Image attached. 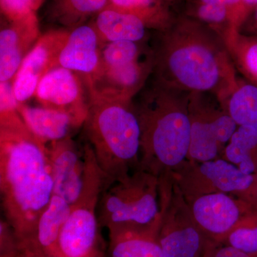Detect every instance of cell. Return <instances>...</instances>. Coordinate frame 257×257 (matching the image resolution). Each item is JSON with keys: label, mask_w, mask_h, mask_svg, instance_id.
<instances>
[{"label": "cell", "mask_w": 257, "mask_h": 257, "mask_svg": "<svg viewBox=\"0 0 257 257\" xmlns=\"http://www.w3.org/2000/svg\"><path fill=\"white\" fill-rule=\"evenodd\" d=\"M0 257H31L21 246L6 252L0 253Z\"/></svg>", "instance_id": "cell-32"}, {"label": "cell", "mask_w": 257, "mask_h": 257, "mask_svg": "<svg viewBox=\"0 0 257 257\" xmlns=\"http://www.w3.org/2000/svg\"><path fill=\"white\" fill-rule=\"evenodd\" d=\"M0 192L5 219L21 244L48 207L54 184L47 145L23 119L0 124Z\"/></svg>", "instance_id": "cell-2"}, {"label": "cell", "mask_w": 257, "mask_h": 257, "mask_svg": "<svg viewBox=\"0 0 257 257\" xmlns=\"http://www.w3.org/2000/svg\"><path fill=\"white\" fill-rule=\"evenodd\" d=\"M18 110L29 130L46 145L72 137V132L81 126L69 114L43 106L18 103Z\"/></svg>", "instance_id": "cell-15"}, {"label": "cell", "mask_w": 257, "mask_h": 257, "mask_svg": "<svg viewBox=\"0 0 257 257\" xmlns=\"http://www.w3.org/2000/svg\"><path fill=\"white\" fill-rule=\"evenodd\" d=\"M153 79L136 96V106L133 103L141 126V147L162 165L172 167L189 152L190 93Z\"/></svg>", "instance_id": "cell-3"}, {"label": "cell", "mask_w": 257, "mask_h": 257, "mask_svg": "<svg viewBox=\"0 0 257 257\" xmlns=\"http://www.w3.org/2000/svg\"><path fill=\"white\" fill-rule=\"evenodd\" d=\"M221 102L216 96L211 99L209 114H206L205 93L189 94V114L191 121V143L189 155L194 160H214L219 147L229 143L238 125L227 111L219 112L215 108Z\"/></svg>", "instance_id": "cell-7"}, {"label": "cell", "mask_w": 257, "mask_h": 257, "mask_svg": "<svg viewBox=\"0 0 257 257\" xmlns=\"http://www.w3.org/2000/svg\"><path fill=\"white\" fill-rule=\"evenodd\" d=\"M85 182L61 229L55 257H104L97 208L106 183L92 152H87Z\"/></svg>", "instance_id": "cell-5"}, {"label": "cell", "mask_w": 257, "mask_h": 257, "mask_svg": "<svg viewBox=\"0 0 257 257\" xmlns=\"http://www.w3.org/2000/svg\"><path fill=\"white\" fill-rule=\"evenodd\" d=\"M211 257H252L237 248L231 246H226L214 251Z\"/></svg>", "instance_id": "cell-29"}, {"label": "cell", "mask_w": 257, "mask_h": 257, "mask_svg": "<svg viewBox=\"0 0 257 257\" xmlns=\"http://www.w3.org/2000/svg\"><path fill=\"white\" fill-rule=\"evenodd\" d=\"M201 3L213 4L226 7L228 9H239L240 8H247L243 4L242 0H200Z\"/></svg>", "instance_id": "cell-30"}, {"label": "cell", "mask_w": 257, "mask_h": 257, "mask_svg": "<svg viewBox=\"0 0 257 257\" xmlns=\"http://www.w3.org/2000/svg\"><path fill=\"white\" fill-rule=\"evenodd\" d=\"M230 162L237 165L246 175H254L257 169V131L246 126H239L225 149Z\"/></svg>", "instance_id": "cell-23"}, {"label": "cell", "mask_w": 257, "mask_h": 257, "mask_svg": "<svg viewBox=\"0 0 257 257\" xmlns=\"http://www.w3.org/2000/svg\"><path fill=\"white\" fill-rule=\"evenodd\" d=\"M108 3L109 0H52L49 17L62 28L72 31L105 9Z\"/></svg>", "instance_id": "cell-19"}, {"label": "cell", "mask_w": 257, "mask_h": 257, "mask_svg": "<svg viewBox=\"0 0 257 257\" xmlns=\"http://www.w3.org/2000/svg\"><path fill=\"white\" fill-rule=\"evenodd\" d=\"M45 0H32V4H33V9L36 12L41 8L42 4Z\"/></svg>", "instance_id": "cell-34"}, {"label": "cell", "mask_w": 257, "mask_h": 257, "mask_svg": "<svg viewBox=\"0 0 257 257\" xmlns=\"http://www.w3.org/2000/svg\"><path fill=\"white\" fill-rule=\"evenodd\" d=\"M91 25L101 43L114 41L144 42L147 40V27L135 15L106 8L96 16Z\"/></svg>", "instance_id": "cell-17"}, {"label": "cell", "mask_w": 257, "mask_h": 257, "mask_svg": "<svg viewBox=\"0 0 257 257\" xmlns=\"http://www.w3.org/2000/svg\"><path fill=\"white\" fill-rule=\"evenodd\" d=\"M70 210V204L53 194L37 221L33 234L20 246L31 257H55L61 229Z\"/></svg>", "instance_id": "cell-14"}, {"label": "cell", "mask_w": 257, "mask_h": 257, "mask_svg": "<svg viewBox=\"0 0 257 257\" xmlns=\"http://www.w3.org/2000/svg\"><path fill=\"white\" fill-rule=\"evenodd\" d=\"M221 104L238 126L257 131L256 86L239 77L236 87Z\"/></svg>", "instance_id": "cell-21"}, {"label": "cell", "mask_w": 257, "mask_h": 257, "mask_svg": "<svg viewBox=\"0 0 257 257\" xmlns=\"http://www.w3.org/2000/svg\"><path fill=\"white\" fill-rule=\"evenodd\" d=\"M108 231L109 257H166L151 231L124 229Z\"/></svg>", "instance_id": "cell-18"}, {"label": "cell", "mask_w": 257, "mask_h": 257, "mask_svg": "<svg viewBox=\"0 0 257 257\" xmlns=\"http://www.w3.org/2000/svg\"><path fill=\"white\" fill-rule=\"evenodd\" d=\"M48 148L54 194L72 205L80 197L85 182L87 160L83 147L69 137L50 143Z\"/></svg>", "instance_id": "cell-11"}, {"label": "cell", "mask_w": 257, "mask_h": 257, "mask_svg": "<svg viewBox=\"0 0 257 257\" xmlns=\"http://www.w3.org/2000/svg\"><path fill=\"white\" fill-rule=\"evenodd\" d=\"M193 212L198 224L216 235L227 232L239 218L237 205L224 194H207L199 198L194 203Z\"/></svg>", "instance_id": "cell-16"}, {"label": "cell", "mask_w": 257, "mask_h": 257, "mask_svg": "<svg viewBox=\"0 0 257 257\" xmlns=\"http://www.w3.org/2000/svg\"><path fill=\"white\" fill-rule=\"evenodd\" d=\"M230 246L252 257H257V224L234 230L228 237Z\"/></svg>", "instance_id": "cell-27"}, {"label": "cell", "mask_w": 257, "mask_h": 257, "mask_svg": "<svg viewBox=\"0 0 257 257\" xmlns=\"http://www.w3.org/2000/svg\"><path fill=\"white\" fill-rule=\"evenodd\" d=\"M40 36L36 13L9 22L0 32V82L13 81Z\"/></svg>", "instance_id": "cell-12"}, {"label": "cell", "mask_w": 257, "mask_h": 257, "mask_svg": "<svg viewBox=\"0 0 257 257\" xmlns=\"http://www.w3.org/2000/svg\"><path fill=\"white\" fill-rule=\"evenodd\" d=\"M200 170L202 175L223 192L248 190L256 182L254 175H246L239 167L224 160L204 162Z\"/></svg>", "instance_id": "cell-22"}, {"label": "cell", "mask_w": 257, "mask_h": 257, "mask_svg": "<svg viewBox=\"0 0 257 257\" xmlns=\"http://www.w3.org/2000/svg\"><path fill=\"white\" fill-rule=\"evenodd\" d=\"M160 34L152 49L154 79L184 92L209 93L221 103L232 92L239 76L218 34L192 22Z\"/></svg>", "instance_id": "cell-1"}, {"label": "cell", "mask_w": 257, "mask_h": 257, "mask_svg": "<svg viewBox=\"0 0 257 257\" xmlns=\"http://www.w3.org/2000/svg\"><path fill=\"white\" fill-rule=\"evenodd\" d=\"M106 8L138 17L147 28L162 32L171 26L160 0H109Z\"/></svg>", "instance_id": "cell-24"}, {"label": "cell", "mask_w": 257, "mask_h": 257, "mask_svg": "<svg viewBox=\"0 0 257 257\" xmlns=\"http://www.w3.org/2000/svg\"><path fill=\"white\" fill-rule=\"evenodd\" d=\"M84 126L106 183L126 176V165L141 148V126L133 101L90 99Z\"/></svg>", "instance_id": "cell-4"}, {"label": "cell", "mask_w": 257, "mask_h": 257, "mask_svg": "<svg viewBox=\"0 0 257 257\" xmlns=\"http://www.w3.org/2000/svg\"><path fill=\"white\" fill-rule=\"evenodd\" d=\"M101 43L91 24L70 31L58 58V67L79 74L87 82L101 65Z\"/></svg>", "instance_id": "cell-13"}, {"label": "cell", "mask_w": 257, "mask_h": 257, "mask_svg": "<svg viewBox=\"0 0 257 257\" xmlns=\"http://www.w3.org/2000/svg\"><path fill=\"white\" fill-rule=\"evenodd\" d=\"M70 31L60 28L41 35L25 57L13 81V92L18 103L35 96L39 83L51 69L58 67V58Z\"/></svg>", "instance_id": "cell-10"}, {"label": "cell", "mask_w": 257, "mask_h": 257, "mask_svg": "<svg viewBox=\"0 0 257 257\" xmlns=\"http://www.w3.org/2000/svg\"><path fill=\"white\" fill-rule=\"evenodd\" d=\"M40 105L72 116L81 126L87 119L89 94L82 76L57 67L47 72L39 83L35 94Z\"/></svg>", "instance_id": "cell-8"}, {"label": "cell", "mask_w": 257, "mask_h": 257, "mask_svg": "<svg viewBox=\"0 0 257 257\" xmlns=\"http://www.w3.org/2000/svg\"><path fill=\"white\" fill-rule=\"evenodd\" d=\"M240 32L244 34V35H256L257 36V5L254 8L252 21L245 28L244 31Z\"/></svg>", "instance_id": "cell-31"}, {"label": "cell", "mask_w": 257, "mask_h": 257, "mask_svg": "<svg viewBox=\"0 0 257 257\" xmlns=\"http://www.w3.org/2000/svg\"><path fill=\"white\" fill-rule=\"evenodd\" d=\"M242 2L248 9L255 8L257 5V0H242Z\"/></svg>", "instance_id": "cell-33"}, {"label": "cell", "mask_w": 257, "mask_h": 257, "mask_svg": "<svg viewBox=\"0 0 257 257\" xmlns=\"http://www.w3.org/2000/svg\"><path fill=\"white\" fill-rule=\"evenodd\" d=\"M154 68L152 50L135 62L112 67H99L86 82L89 99L132 102L146 85Z\"/></svg>", "instance_id": "cell-9"}, {"label": "cell", "mask_w": 257, "mask_h": 257, "mask_svg": "<svg viewBox=\"0 0 257 257\" xmlns=\"http://www.w3.org/2000/svg\"><path fill=\"white\" fill-rule=\"evenodd\" d=\"M0 7L2 15L9 22L17 21L36 13L32 0H0Z\"/></svg>", "instance_id": "cell-28"}, {"label": "cell", "mask_w": 257, "mask_h": 257, "mask_svg": "<svg viewBox=\"0 0 257 257\" xmlns=\"http://www.w3.org/2000/svg\"><path fill=\"white\" fill-rule=\"evenodd\" d=\"M144 42L121 40L104 44L101 50L100 67H116L140 60L151 52L145 49Z\"/></svg>", "instance_id": "cell-26"}, {"label": "cell", "mask_w": 257, "mask_h": 257, "mask_svg": "<svg viewBox=\"0 0 257 257\" xmlns=\"http://www.w3.org/2000/svg\"><path fill=\"white\" fill-rule=\"evenodd\" d=\"M222 39L237 73L257 87V36L234 30Z\"/></svg>", "instance_id": "cell-20"}, {"label": "cell", "mask_w": 257, "mask_h": 257, "mask_svg": "<svg viewBox=\"0 0 257 257\" xmlns=\"http://www.w3.org/2000/svg\"><path fill=\"white\" fill-rule=\"evenodd\" d=\"M127 175L105 184L97 214L100 226L108 230H138L152 224L158 214L155 194Z\"/></svg>", "instance_id": "cell-6"}, {"label": "cell", "mask_w": 257, "mask_h": 257, "mask_svg": "<svg viewBox=\"0 0 257 257\" xmlns=\"http://www.w3.org/2000/svg\"><path fill=\"white\" fill-rule=\"evenodd\" d=\"M158 241L166 257H198L202 246L200 234L192 227L168 231Z\"/></svg>", "instance_id": "cell-25"}]
</instances>
